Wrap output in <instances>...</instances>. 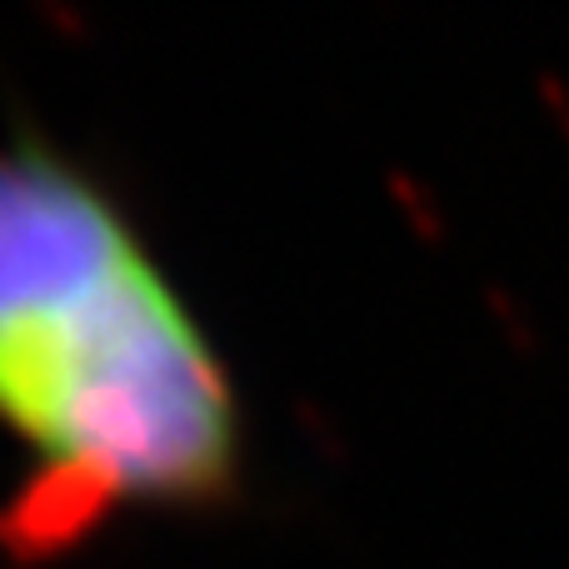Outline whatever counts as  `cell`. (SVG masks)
<instances>
[{
  "label": "cell",
  "mask_w": 569,
  "mask_h": 569,
  "mask_svg": "<svg viewBox=\"0 0 569 569\" xmlns=\"http://www.w3.org/2000/svg\"><path fill=\"white\" fill-rule=\"evenodd\" d=\"M0 550L60 560L120 520L226 510L246 415L130 206L70 150L0 140Z\"/></svg>",
  "instance_id": "1"
}]
</instances>
